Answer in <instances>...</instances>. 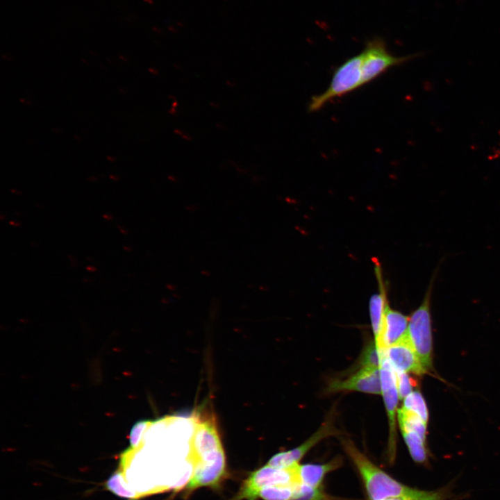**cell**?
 I'll use <instances>...</instances> for the list:
<instances>
[{
	"mask_svg": "<svg viewBox=\"0 0 500 500\" xmlns=\"http://www.w3.org/2000/svg\"><path fill=\"white\" fill-rule=\"evenodd\" d=\"M341 444L360 475L369 500H385L410 493L414 490L397 481L374 464L351 440L342 438Z\"/></svg>",
	"mask_w": 500,
	"mask_h": 500,
	"instance_id": "cell-1",
	"label": "cell"
},
{
	"mask_svg": "<svg viewBox=\"0 0 500 500\" xmlns=\"http://www.w3.org/2000/svg\"><path fill=\"white\" fill-rule=\"evenodd\" d=\"M438 267L433 274L423 300L409 317L408 335L426 371L432 368L433 337L431 303Z\"/></svg>",
	"mask_w": 500,
	"mask_h": 500,
	"instance_id": "cell-2",
	"label": "cell"
},
{
	"mask_svg": "<svg viewBox=\"0 0 500 500\" xmlns=\"http://www.w3.org/2000/svg\"><path fill=\"white\" fill-rule=\"evenodd\" d=\"M362 55L359 53L335 68L328 88L312 97L308 110L310 112L319 110L330 101L362 87Z\"/></svg>",
	"mask_w": 500,
	"mask_h": 500,
	"instance_id": "cell-3",
	"label": "cell"
},
{
	"mask_svg": "<svg viewBox=\"0 0 500 500\" xmlns=\"http://www.w3.org/2000/svg\"><path fill=\"white\" fill-rule=\"evenodd\" d=\"M189 450V461L194 468L226 462L222 442L212 422H195Z\"/></svg>",
	"mask_w": 500,
	"mask_h": 500,
	"instance_id": "cell-4",
	"label": "cell"
},
{
	"mask_svg": "<svg viewBox=\"0 0 500 500\" xmlns=\"http://www.w3.org/2000/svg\"><path fill=\"white\" fill-rule=\"evenodd\" d=\"M362 55V85L373 81L388 69L417 57L419 54L396 56L392 54L385 40L375 37L367 41Z\"/></svg>",
	"mask_w": 500,
	"mask_h": 500,
	"instance_id": "cell-5",
	"label": "cell"
},
{
	"mask_svg": "<svg viewBox=\"0 0 500 500\" xmlns=\"http://www.w3.org/2000/svg\"><path fill=\"white\" fill-rule=\"evenodd\" d=\"M298 465V464H297ZM297 465L289 468H276L265 465L252 472L239 492L231 500H256L265 487L275 485H294L299 483Z\"/></svg>",
	"mask_w": 500,
	"mask_h": 500,
	"instance_id": "cell-6",
	"label": "cell"
},
{
	"mask_svg": "<svg viewBox=\"0 0 500 500\" xmlns=\"http://www.w3.org/2000/svg\"><path fill=\"white\" fill-rule=\"evenodd\" d=\"M379 369L381 394L383 397L389 422V450L392 456L395 451L396 417H397V406L399 400L397 386V374L384 355Z\"/></svg>",
	"mask_w": 500,
	"mask_h": 500,
	"instance_id": "cell-7",
	"label": "cell"
},
{
	"mask_svg": "<svg viewBox=\"0 0 500 500\" xmlns=\"http://www.w3.org/2000/svg\"><path fill=\"white\" fill-rule=\"evenodd\" d=\"M339 434V431L334 426L333 417H327L318 430L301 445L293 449L280 452L268 461L267 465L276 468H289L299 464V460L315 445L322 440L330 436Z\"/></svg>",
	"mask_w": 500,
	"mask_h": 500,
	"instance_id": "cell-8",
	"label": "cell"
},
{
	"mask_svg": "<svg viewBox=\"0 0 500 500\" xmlns=\"http://www.w3.org/2000/svg\"><path fill=\"white\" fill-rule=\"evenodd\" d=\"M326 391L328 393L356 391L381 394L380 369L361 367L347 378L332 380L328 384Z\"/></svg>",
	"mask_w": 500,
	"mask_h": 500,
	"instance_id": "cell-9",
	"label": "cell"
},
{
	"mask_svg": "<svg viewBox=\"0 0 500 500\" xmlns=\"http://www.w3.org/2000/svg\"><path fill=\"white\" fill-rule=\"evenodd\" d=\"M383 355L397 372L422 375L427 371L422 365L407 334L399 342L386 348Z\"/></svg>",
	"mask_w": 500,
	"mask_h": 500,
	"instance_id": "cell-10",
	"label": "cell"
},
{
	"mask_svg": "<svg viewBox=\"0 0 500 500\" xmlns=\"http://www.w3.org/2000/svg\"><path fill=\"white\" fill-rule=\"evenodd\" d=\"M409 317L387 306L383 328L378 349L383 351L402 339L408 333Z\"/></svg>",
	"mask_w": 500,
	"mask_h": 500,
	"instance_id": "cell-11",
	"label": "cell"
},
{
	"mask_svg": "<svg viewBox=\"0 0 500 500\" xmlns=\"http://www.w3.org/2000/svg\"><path fill=\"white\" fill-rule=\"evenodd\" d=\"M342 458L336 456L323 464H304L297 466L299 481L312 487H321L327 474L339 468L342 465Z\"/></svg>",
	"mask_w": 500,
	"mask_h": 500,
	"instance_id": "cell-12",
	"label": "cell"
},
{
	"mask_svg": "<svg viewBox=\"0 0 500 500\" xmlns=\"http://www.w3.org/2000/svg\"><path fill=\"white\" fill-rule=\"evenodd\" d=\"M410 454L417 463H424L428 459L426 440L413 431L400 428Z\"/></svg>",
	"mask_w": 500,
	"mask_h": 500,
	"instance_id": "cell-13",
	"label": "cell"
},
{
	"mask_svg": "<svg viewBox=\"0 0 500 500\" xmlns=\"http://www.w3.org/2000/svg\"><path fill=\"white\" fill-rule=\"evenodd\" d=\"M400 428L413 431L426 440L427 423L417 413L401 407L397 410Z\"/></svg>",
	"mask_w": 500,
	"mask_h": 500,
	"instance_id": "cell-14",
	"label": "cell"
},
{
	"mask_svg": "<svg viewBox=\"0 0 500 500\" xmlns=\"http://www.w3.org/2000/svg\"><path fill=\"white\" fill-rule=\"evenodd\" d=\"M296 484L265 487L260 491L258 497H260L264 500H293Z\"/></svg>",
	"mask_w": 500,
	"mask_h": 500,
	"instance_id": "cell-15",
	"label": "cell"
},
{
	"mask_svg": "<svg viewBox=\"0 0 500 500\" xmlns=\"http://www.w3.org/2000/svg\"><path fill=\"white\" fill-rule=\"evenodd\" d=\"M293 500H338L324 492L321 487L298 483L294 487Z\"/></svg>",
	"mask_w": 500,
	"mask_h": 500,
	"instance_id": "cell-16",
	"label": "cell"
},
{
	"mask_svg": "<svg viewBox=\"0 0 500 500\" xmlns=\"http://www.w3.org/2000/svg\"><path fill=\"white\" fill-rule=\"evenodd\" d=\"M405 408L419 415L426 423L428 420V412L422 394L419 391H413L403 399Z\"/></svg>",
	"mask_w": 500,
	"mask_h": 500,
	"instance_id": "cell-17",
	"label": "cell"
},
{
	"mask_svg": "<svg viewBox=\"0 0 500 500\" xmlns=\"http://www.w3.org/2000/svg\"><path fill=\"white\" fill-rule=\"evenodd\" d=\"M383 352L377 348L375 342H370L365 347L360 358L361 367L379 369L383 358Z\"/></svg>",
	"mask_w": 500,
	"mask_h": 500,
	"instance_id": "cell-18",
	"label": "cell"
},
{
	"mask_svg": "<svg viewBox=\"0 0 500 500\" xmlns=\"http://www.w3.org/2000/svg\"><path fill=\"white\" fill-rule=\"evenodd\" d=\"M445 494L442 491H425L415 489L410 493L385 500H444Z\"/></svg>",
	"mask_w": 500,
	"mask_h": 500,
	"instance_id": "cell-19",
	"label": "cell"
},
{
	"mask_svg": "<svg viewBox=\"0 0 500 500\" xmlns=\"http://www.w3.org/2000/svg\"><path fill=\"white\" fill-rule=\"evenodd\" d=\"M396 374L399 397L400 400H403L413 392L415 381L408 373L396 372Z\"/></svg>",
	"mask_w": 500,
	"mask_h": 500,
	"instance_id": "cell-20",
	"label": "cell"
},
{
	"mask_svg": "<svg viewBox=\"0 0 500 500\" xmlns=\"http://www.w3.org/2000/svg\"><path fill=\"white\" fill-rule=\"evenodd\" d=\"M174 132H175L177 135H178L179 136H181V138H183V139H185V140H192V138H191L190 135H188V134L185 133L184 132H183V131H182L181 130H180L179 128H176V129H174Z\"/></svg>",
	"mask_w": 500,
	"mask_h": 500,
	"instance_id": "cell-21",
	"label": "cell"
},
{
	"mask_svg": "<svg viewBox=\"0 0 500 500\" xmlns=\"http://www.w3.org/2000/svg\"><path fill=\"white\" fill-rule=\"evenodd\" d=\"M87 269L90 271H94L95 269H92L91 267H87Z\"/></svg>",
	"mask_w": 500,
	"mask_h": 500,
	"instance_id": "cell-22",
	"label": "cell"
}]
</instances>
